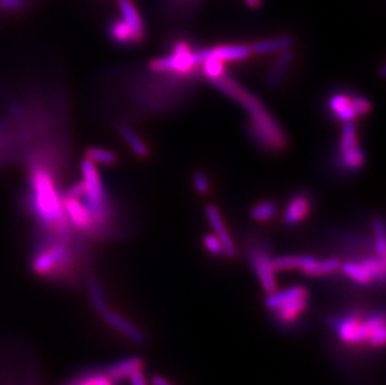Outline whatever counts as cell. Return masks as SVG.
I'll use <instances>...</instances> for the list:
<instances>
[{"label": "cell", "mask_w": 386, "mask_h": 385, "mask_svg": "<svg viewBox=\"0 0 386 385\" xmlns=\"http://www.w3.org/2000/svg\"><path fill=\"white\" fill-rule=\"evenodd\" d=\"M73 263V253L64 238L52 240L38 250L32 261V269L44 278H62Z\"/></svg>", "instance_id": "4"}, {"label": "cell", "mask_w": 386, "mask_h": 385, "mask_svg": "<svg viewBox=\"0 0 386 385\" xmlns=\"http://www.w3.org/2000/svg\"><path fill=\"white\" fill-rule=\"evenodd\" d=\"M67 385H95V373L94 374L83 375L79 376L77 379L70 381Z\"/></svg>", "instance_id": "37"}, {"label": "cell", "mask_w": 386, "mask_h": 385, "mask_svg": "<svg viewBox=\"0 0 386 385\" xmlns=\"http://www.w3.org/2000/svg\"><path fill=\"white\" fill-rule=\"evenodd\" d=\"M230 99L238 102L246 110L249 116L248 131L256 146L266 151H282L287 146V136L282 125L277 123L272 113L256 95L241 87H236Z\"/></svg>", "instance_id": "2"}, {"label": "cell", "mask_w": 386, "mask_h": 385, "mask_svg": "<svg viewBox=\"0 0 386 385\" xmlns=\"http://www.w3.org/2000/svg\"><path fill=\"white\" fill-rule=\"evenodd\" d=\"M340 271L349 279L360 286H369L374 281L370 271H368V268L361 261H346L340 266Z\"/></svg>", "instance_id": "24"}, {"label": "cell", "mask_w": 386, "mask_h": 385, "mask_svg": "<svg viewBox=\"0 0 386 385\" xmlns=\"http://www.w3.org/2000/svg\"><path fill=\"white\" fill-rule=\"evenodd\" d=\"M108 31H109L110 39L119 45H134L140 43L136 33L123 19H118L110 23Z\"/></svg>", "instance_id": "21"}, {"label": "cell", "mask_w": 386, "mask_h": 385, "mask_svg": "<svg viewBox=\"0 0 386 385\" xmlns=\"http://www.w3.org/2000/svg\"><path fill=\"white\" fill-rule=\"evenodd\" d=\"M308 308V298H300L277 308L275 313L282 323H294Z\"/></svg>", "instance_id": "23"}, {"label": "cell", "mask_w": 386, "mask_h": 385, "mask_svg": "<svg viewBox=\"0 0 386 385\" xmlns=\"http://www.w3.org/2000/svg\"><path fill=\"white\" fill-rule=\"evenodd\" d=\"M386 340V329L385 323L380 324L377 325L373 332L370 333V337H369V340L368 343L375 347V348H380V347H384Z\"/></svg>", "instance_id": "34"}, {"label": "cell", "mask_w": 386, "mask_h": 385, "mask_svg": "<svg viewBox=\"0 0 386 385\" xmlns=\"http://www.w3.org/2000/svg\"><path fill=\"white\" fill-rule=\"evenodd\" d=\"M95 385H115V383L111 381L103 372H99V373H95Z\"/></svg>", "instance_id": "39"}, {"label": "cell", "mask_w": 386, "mask_h": 385, "mask_svg": "<svg viewBox=\"0 0 386 385\" xmlns=\"http://www.w3.org/2000/svg\"><path fill=\"white\" fill-rule=\"evenodd\" d=\"M118 131L123 138V141H126L128 146H129V149L138 158H146L148 156V154H149L148 146L141 139V136L131 128V125L126 124V123L119 124L118 125Z\"/></svg>", "instance_id": "22"}, {"label": "cell", "mask_w": 386, "mask_h": 385, "mask_svg": "<svg viewBox=\"0 0 386 385\" xmlns=\"http://www.w3.org/2000/svg\"><path fill=\"white\" fill-rule=\"evenodd\" d=\"M87 159L94 164L101 166H114L116 163V156L109 149H105L101 146H92L87 151Z\"/></svg>", "instance_id": "29"}, {"label": "cell", "mask_w": 386, "mask_h": 385, "mask_svg": "<svg viewBox=\"0 0 386 385\" xmlns=\"http://www.w3.org/2000/svg\"><path fill=\"white\" fill-rule=\"evenodd\" d=\"M294 63V52L290 49L277 53V60L272 64V68L266 75V85L269 88H279L287 78V74L292 68Z\"/></svg>", "instance_id": "16"}, {"label": "cell", "mask_w": 386, "mask_h": 385, "mask_svg": "<svg viewBox=\"0 0 386 385\" xmlns=\"http://www.w3.org/2000/svg\"><path fill=\"white\" fill-rule=\"evenodd\" d=\"M292 47V39L289 36H279V37L269 38L264 40L254 43L250 45L251 52L265 55V54H275L282 50H287Z\"/></svg>", "instance_id": "20"}, {"label": "cell", "mask_w": 386, "mask_h": 385, "mask_svg": "<svg viewBox=\"0 0 386 385\" xmlns=\"http://www.w3.org/2000/svg\"><path fill=\"white\" fill-rule=\"evenodd\" d=\"M200 65L199 53L188 43L177 42L172 47V53L165 57L153 59L149 63V69L157 74H172L180 77H189Z\"/></svg>", "instance_id": "5"}, {"label": "cell", "mask_w": 386, "mask_h": 385, "mask_svg": "<svg viewBox=\"0 0 386 385\" xmlns=\"http://www.w3.org/2000/svg\"><path fill=\"white\" fill-rule=\"evenodd\" d=\"M88 289L89 297H90L92 304H93V307H94L95 310L98 312V314H100V313L108 308V303L105 300L103 288H101L99 281H98V279L94 278V276H89Z\"/></svg>", "instance_id": "26"}, {"label": "cell", "mask_w": 386, "mask_h": 385, "mask_svg": "<svg viewBox=\"0 0 386 385\" xmlns=\"http://www.w3.org/2000/svg\"><path fill=\"white\" fill-rule=\"evenodd\" d=\"M250 263L259 279L261 288L264 292L270 294L277 289V276L272 266V258L263 248L256 246L250 251Z\"/></svg>", "instance_id": "10"}, {"label": "cell", "mask_w": 386, "mask_h": 385, "mask_svg": "<svg viewBox=\"0 0 386 385\" xmlns=\"http://www.w3.org/2000/svg\"><path fill=\"white\" fill-rule=\"evenodd\" d=\"M200 67L205 78L208 79L210 83L225 74V63L214 57L206 55L200 58Z\"/></svg>", "instance_id": "25"}, {"label": "cell", "mask_w": 386, "mask_h": 385, "mask_svg": "<svg viewBox=\"0 0 386 385\" xmlns=\"http://www.w3.org/2000/svg\"><path fill=\"white\" fill-rule=\"evenodd\" d=\"M373 230V242H374V250L376 255L385 258L386 254V238H385V223L381 218H376L371 225Z\"/></svg>", "instance_id": "28"}, {"label": "cell", "mask_w": 386, "mask_h": 385, "mask_svg": "<svg viewBox=\"0 0 386 385\" xmlns=\"http://www.w3.org/2000/svg\"><path fill=\"white\" fill-rule=\"evenodd\" d=\"M272 266L275 271H297L300 266V255H280L272 258Z\"/></svg>", "instance_id": "31"}, {"label": "cell", "mask_w": 386, "mask_h": 385, "mask_svg": "<svg viewBox=\"0 0 386 385\" xmlns=\"http://www.w3.org/2000/svg\"><path fill=\"white\" fill-rule=\"evenodd\" d=\"M204 248L209 251L210 254L214 256H221L224 255V248L221 242L218 239V237L214 234H206L203 238Z\"/></svg>", "instance_id": "33"}, {"label": "cell", "mask_w": 386, "mask_h": 385, "mask_svg": "<svg viewBox=\"0 0 386 385\" xmlns=\"http://www.w3.org/2000/svg\"><path fill=\"white\" fill-rule=\"evenodd\" d=\"M118 6L121 9V19L126 21L136 33L138 39L143 42L145 38V26L141 18L140 13L136 9L134 3L131 0H116Z\"/></svg>", "instance_id": "18"}, {"label": "cell", "mask_w": 386, "mask_h": 385, "mask_svg": "<svg viewBox=\"0 0 386 385\" xmlns=\"http://www.w3.org/2000/svg\"><path fill=\"white\" fill-rule=\"evenodd\" d=\"M328 110L336 121L350 123L371 112L370 100L359 93L335 92L328 99Z\"/></svg>", "instance_id": "8"}, {"label": "cell", "mask_w": 386, "mask_h": 385, "mask_svg": "<svg viewBox=\"0 0 386 385\" xmlns=\"http://www.w3.org/2000/svg\"><path fill=\"white\" fill-rule=\"evenodd\" d=\"M63 207L68 223L72 224L75 229L88 234H93L98 230L92 214L79 197L67 192L63 195Z\"/></svg>", "instance_id": "9"}, {"label": "cell", "mask_w": 386, "mask_h": 385, "mask_svg": "<svg viewBox=\"0 0 386 385\" xmlns=\"http://www.w3.org/2000/svg\"><path fill=\"white\" fill-rule=\"evenodd\" d=\"M197 1H198V0H169V6H170L169 11L175 13V11H179L180 8H183V6H187V4H193V6H195Z\"/></svg>", "instance_id": "36"}, {"label": "cell", "mask_w": 386, "mask_h": 385, "mask_svg": "<svg viewBox=\"0 0 386 385\" xmlns=\"http://www.w3.org/2000/svg\"><path fill=\"white\" fill-rule=\"evenodd\" d=\"M277 213V204L272 200H263L251 208V218L259 223H266L275 218Z\"/></svg>", "instance_id": "27"}, {"label": "cell", "mask_w": 386, "mask_h": 385, "mask_svg": "<svg viewBox=\"0 0 386 385\" xmlns=\"http://www.w3.org/2000/svg\"><path fill=\"white\" fill-rule=\"evenodd\" d=\"M365 151L359 144L356 125L354 121L344 123L338 144L336 167L341 172H359L365 166Z\"/></svg>", "instance_id": "6"}, {"label": "cell", "mask_w": 386, "mask_h": 385, "mask_svg": "<svg viewBox=\"0 0 386 385\" xmlns=\"http://www.w3.org/2000/svg\"><path fill=\"white\" fill-rule=\"evenodd\" d=\"M192 183H193L194 189H195L199 194L206 195V194L209 192L210 179L206 173L202 172V170L194 173Z\"/></svg>", "instance_id": "32"}, {"label": "cell", "mask_w": 386, "mask_h": 385, "mask_svg": "<svg viewBox=\"0 0 386 385\" xmlns=\"http://www.w3.org/2000/svg\"><path fill=\"white\" fill-rule=\"evenodd\" d=\"M311 209V198L307 192H297L287 200L282 213V220L287 225L295 227L308 217Z\"/></svg>", "instance_id": "11"}, {"label": "cell", "mask_w": 386, "mask_h": 385, "mask_svg": "<svg viewBox=\"0 0 386 385\" xmlns=\"http://www.w3.org/2000/svg\"><path fill=\"white\" fill-rule=\"evenodd\" d=\"M29 200L38 222L55 237L64 238L69 223L64 213L63 195L57 190L52 173L39 164L29 174Z\"/></svg>", "instance_id": "1"}, {"label": "cell", "mask_w": 386, "mask_h": 385, "mask_svg": "<svg viewBox=\"0 0 386 385\" xmlns=\"http://www.w3.org/2000/svg\"><path fill=\"white\" fill-rule=\"evenodd\" d=\"M205 214H206V218H208L211 229L214 232L215 237H218V239L223 244L224 255L229 256V258H234L236 255L234 240L231 238L229 230L225 225L224 219L221 217L219 209L218 207H215L214 204H209L205 209Z\"/></svg>", "instance_id": "14"}, {"label": "cell", "mask_w": 386, "mask_h": 385, "mask_svg": "<svg viewBox=\"0 0 386 385\" xmlns=\"http://www.w3.org/2000/svg\"><path fill=\"white\" fill-rule=\"evenodd\" d=\"M199 60L200 58L214 57L224 63L241 62L251 55L250 45L246 44H223L216 47L206 48L198 50Z\"/></svg>", "instance_id": "13"}, {"label": "cell", "mask_w": 386, "mask_h": 385, "mask_svg": "<svg viewBox=\"0 0 386 385\" xmlns=\"http://www.w3.org/2000/svg\"><path fill=\"white\" fill-rule=\"evenodd\" d=\"M24 6V0H0V6L6 11H18Z\"/></svg>", "instance_id": "35"}, {"label": "cell", "mask_w": 386, "mask_h": 385, "mask_svg": "<svg viewBox=\"0 0 386 385\" xmlns=\"http://www.w3.org/2000/svg\"><path fill=\"white\" fill-rule=\"evenodd\" d=\"M128 379L131 381V385H148L143 370H138L136 373H133Z\"/></svg>", "instance_id": "38"}, {"label": "cell", "mask_w": 386, "mask_h": 385, "mask_svg": "<svg viewBox=\"0 0 386 385\" xmlns=\"http://www.w3.org/2000/svg\"><path fill=\"white\" fill-rule=\"evenodd\" d=\"M360 261L368 268V271H370L374 281H379V283L385 281V258L375 255V256H366Z\"/></svg>", "instance_id": "30"}, {"label": "cell", "mask_w": 386, "mask_h": 385, "mask_svg": "<svg viewBox=\"0 0 386 385\" xmlns=\"http://www.w3.org/2000/svg\"><path fill=\"white\" fill-rule=\"evenodd\" d=\"M309 293L307 288L304 286H292V288H287L284 291H275V292L268 294V297L265 299V305L269 310L275 312L277 308L282 307L287 303L295 300V299H300V298H308Z\"/></svg>", "instance_id": "19"}, {"label": "cell", "mask_w": 386, "mask_h": 385, "mask_svg": "<svg viewBox=\"0 0 386 385\" xmlns=\"http://www.w3.org/2000/svg\"><path fill=\"white\" fill-rule=\"evenodd\" d=\"M144 362L140 358H128V359L116 362L114 364L110 365L103 372L111 381L121 383L128 379L133 373L138 370H143Z\"/></svg>", "instance_id": "17"}, {"label": "cell", "mask_w": 386, "mask_h": 385, "mask_svg": "<svg viewBox=\"0 0 386 385\" xmlns=\"http://www.w3.org/2000/svg\"><path fill=\"white\" fill-rule=\"evenodd\" d=\"M152 385H174L172 381L162 378L160 375H153L152 376Z\"/></svg>", "instance_id": "40"}, {"label": "cell", "mask_w": 386, "mask_h": 385, "mask_svg": "<svg viewBox=\"0 0 386 385\" xmlns=\"http://www.w3.org/2000/svg\"><path fill=\"white\" fill-rule=\"evenodd\" d=\"M384 323L385 319L382 314H374L365 319H361L358 315H348L344 318H336L331 322L340 340L349 345L365 343L369 340L371 332L377 325Z\"/></svg>", "instance_id": "7"}, {"label": "cell", "mask_w": 386, "mask_h": 385, "mask_svg": "<svg viewBox=\"0 0 386 385\" xmlns=\"http://www.w3.org/2000/svg\"><path fill=\"white\" fill-rule=\"evenodd\" d=\"M100 317L103 318L105 323L109 325L110 328L114 329L118 333L124 335L126 339L136 344L144 343L145 335L136 325L129 322L126 318L121 315L119 313L111 310L109 307L100 313Z\"/></svg>", "instance_id": "12"}, {"label": "cell", "mask_w": 386, "mask_h": 385, "mask_svg": "<svg viewBox=\"0 0 386 385\" xmlns=\"http://www.w3.org/2000/svg\"><path fill=\"white\" fill-rule=\"evenodd\" d=\"M341 261L338 258L318 259L310 255H300L299 271L308 276H326L340 271Z\"/></svg>", "instance_id": "15"}, {"label": "cell", "mask_w": 386, "mask_h": 385, "mask_svg": "<svg viewBox=\"0 0 386 385\" xmlns=\"http://www.w3.org/2000/svg\"><path fill=\"white\" fill-rule=\"evenodd\" d=\"M246 6H250L253 9L259 8L261 6V0H246Z\"/></svg>", "instance_id": "41"}, {"label": "cell", "mask_w": 386, "mask_h": 385, "mask_svg": "<svg viewBox=\"0 0 386 385\" xmlns=\"http://www.w3.org/2000/svg\"><path fill=\"white\" fill-rule=\"evenodd\" d=\"M80 169L82 180L73 184L68 192L82 199L99 229L109 222L111 215L108 192L94 163L84 159Z\"/></svg>", "instance_id": "3"}]
</instances>
